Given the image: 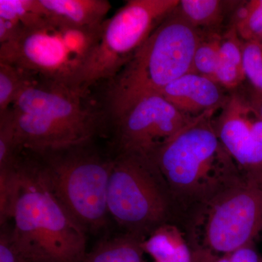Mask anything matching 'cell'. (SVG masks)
<instances>
[{"mask_svg":"<svg viewBox=\"0 0 262 262\" xmlns=\"http://www.w3.org/2000/svg\"><path fill=\"white\" fill-rule=\"evenodd\" d=\"M87 94L36 76L10 107L20 147L40 153L95 140L106 117L84 101Z\"/></svg>","mask_w":262,"mask_h":262,"instance_id":"3957f363","label":"cell"},{"mask_svg":"<svg viewBox=\"0 0 262 262\" xmlns=\"http://www.w3.org/2000/svg\"><path fill=\"white\" fill-rule=\"evenodd\" d=\"M35 77L13 66L0 63V114L11 107L19 94Z\"/></svg>","mask_w":262,"mask_h":262,"instance_id":"ac0fdd59","label":"cell"},{"mask_svg":"<svg viewBox=\"0 0 262 262\" xmlns=\"http://www.w3.org/2000/svg\"><path fill=\"white\" fill-rule=\"evenodd\" d=\"M214 112L179 131L151 157L168 187L177 225L242 177L213 125Z\"/></svg>","mask_w":262,"mask_h":262,"instance_id":"6da1fadb","label":"cell"},{"mask_svg":"<svg viewBox=\"0 0 262 262\" xmlns=\"http://www.w3.org/2000/svg\"><path fill=\"white\" fill-rule=\"evenodd\" d=\"M243 64L246 79L251 88L262 92V42L249 41L243 44Z\"/></svg>","mask_w":262,"mask_h":262,"instance_id":"7402d4cb","label":"cell"},{"mask_svg":"<svg viewBox=\"0 0 262 262\" xmlns=\"http://www.w3.org/2000/svg\"><path fill=\"white\" fill-rule=\"evenodd\" d=\"M143 242L142 239L123 232L98 243L91 252H88L83 262H146Z\"/></svg>","mask_w":262,"mask_h":262,"instance_id":"2e32d148","label":"cell"},{"mask_svg":"<svg viewBox=\"0 0 262 262\" xmlns=\"http://www.w3.org/2000/svg\"><path fill=\"white\" fill-rule=\"evenodd\" d=\"M243 44L233 26L221 38L215 80L227 89H237L246 79L243 64Z\"/></svg>","mask_w":262,"mask_h":262,"instance_id":"9a60e30c","label":"cell"},{"mask_svg":"<svg viewBox=\"0 0 262 262\" xmlns=\"http://www.w3.org/2000/svg\"><path fill=\"white\" fill-rule=\"evenodd\" d=\"M179 4V0L126 1L103 22L100 40L81 64L70 87L88 93L98 82L113 80Z\"/></svg>","mask_w":262,"mask_h":262,"instance_id":"ba28073f","label":"cell"},{"mask_svg":"<svg viewBox=\"0 0 262 262\" xmlns=\"http://www.w3.org/2000/svg\"><path fill=\"white\" fill-rule=\"evenodd\" d=\"M215 81L189 72L164 88L159 93L186 116L198 118L220 110L229 96Z\"/></svg>","mask_w":262,"mask_h":262,"instance_id":"7c38bea8","label":"cell"},{"mask_svg":"<svg viewBox=\"0 0 262 262\" xmlns=\"http://www.w3.org/2000/svg\"><path fill=\"white\" fill-rule=\"evenodd\" d=\"M221 38L218 33L203 32L193 57L192 72L215 81Z\"/></svg>","mask_w":262,"mask_h":262,"instance_id":"d6986e66","label":"cell"},{"mask_svg":"<svg viewBox=\"0 0 262 262\" xmlns=\"http://www.w3.org/2000/svg\"><path fill=\"white\" fill-rule=\"evenodd\" d=\"M246 94L250 103L262 118V92L251 88L246 91Z\"/></svg>","mask_w":262,"mask_h":262,"instance_id":"d4e9b609","label":"cell"},{"mask_svg":"<svg viewBox=\"0 0 262 262\" xmlns=\"http://www.w3.org/2000/svg\"><path fill=\"white\" fill-rule=\"evenodd\" d=\"M16 189L10 227L19 251L32 262H83L86 231L45 184L32 154L22 150L16 164Z\"/></svg>","mask_w":262,"mask_h":262,"instance_id":"7a4b0ae2","label":"cell"},{"mask_svg":"<svg viewBox=\"0 0 262 262\" xmlns=\"http://www.w3.org/2000/svg\"><path fill=\"white\" fill-rule=\"evenodd\" d=\"M22 151L17 141L11 108L0 114V169L13 167Z\"/></svg>","mask_w":262,"mask_h":262,"instance_id":"44dd1931","label":"cell"},{"mask_svg":"<svg viewBox=\"0 0 262 262\" xmlns=\"http://www.w3.org/2000/svg\"><path fill=\"white\" fill-rule=\"evenodd\" d=\"M94 141L32 154L39 177L66 211L86 231L107 225V191L114 158Z\"/></svg>","mask_w":262,"mask_h":262,"instance_id":"277c9868","label":"cell"},{"mask_svg":"<svg viewBox=\"0 0 262 262\" xmlns=\"http://www.w3.org/2000/svg\"><path fill=\"white\" fill-rule=\"evenodd\" d=\"M0 262H32L25 257L15 246L8 225L1 227Z\"/></svg>","mask_w":262,"mask_h":262,"instance_id":"603a6c76","label":"cell"},{"mask_svg":"<svg viewBox=\"0 0 262 262\" xmlns=\"http://www.w3.org/2000/svg\"><path fill=\"white\" fill-rule=\"evenodd\" d=\"M192 262H244L238 251L220 254L203 248H192Z\"/></svg>","mask_w":262,"mask_h":262,"instance_id":"cb8c5ba5","label":"cell"},{"mask_svg":"<svg viewBox=\"0 0 262 262\" xmlns=\"http://www.w3.org/2000/svg\"><path fill=\"white\" fill-rule=\"evenodd\" d=\"M195 119L183 115L159 93L132 98L106 116L115 155L136 152L151 158Z\"/></svg>","mask_w":262,"mask_h":262,"instance_id":"9c48e42d","label":"cell"},{"mask_svg":"<svg viewBox=\"0 0 262 262\" xmlns=\"http://www.w3.org/2000/svg\"><path fill=\"white\" fill-rule=\"evenodd\" d=\"M203 34L181 15L177 7L108 81L105 115L141 95L160 93L192 72L193 57Z\"/></svg>","mask_w":262,"mask_h":262,"instance_id":"5b68a950","label":"cell"},{"mask_svg":"<svg viewBox=\"0 0 262 262\" xmlns=\"http://www.w3.org/2000/svg\"><path fill=\"white\" fill-rule=\"evenodd\" d=\"M113 158L108 212L124 232L145 241L162 225H177L173 201L154 160L136 152Z\"/></svg>","mask_w":262,"mask_h":262,"instance_id":"8992f818","label":"cell"},{"mask_svg":"<svg viewBox=\"0 0 262 262\" xmlns=\"http://www.w3.org/2000/svg\"><path fill=\"white\" fill-rule=\"evenodd\" d=\"M0 63L68 86L79 68L61 33L48 23L23 28L14 39L0 44Z\"/></svg>","mask_w":262,"mask_h":262,"instance_id":"30bf717a","label":"cell"},{"mask_svg":"<svg viewBox=\"0 0 262 262\" xmlns=\"http://www.w3.org/2000/svg\"><path fill=\"white\" fill-rule=\"evenodd\" d=\"M192 248L225 254L262 239V176L242 175L183 225Z\"/></svg>","mask_w":262,"mask_h":262,"instance_id":"52a82bcc","label":"cell"},{"mask_svg":"<svg viewBox=\"0 0 262 262\" xmlns=\"http://www.w3.org/2000/svg\"><path fill=\"white\" fill-rule=\"evenodd\" d=\"M213 125L241 174L262 176V118L246 92L229 95Z\"/></svg>","mask_w":262,"mask_h":262,"instance_id":"8fae6325","label":"cell"},{"mask_svg":"<svg viewBox=\"0 0 262 262\" xmlns=\"http://www.w3.org/2000/svg\"><path fill=\"white\" fill-rule=\"evenodd\" d=\"M258 41H260V42H262V34L261 37L259 38V39H258Z\"/></svg>","mask_w":262,"mask_h":262,"instance_id":"484cf974","label":"cell"},{"mask_svg":"<svg viewBox=\"0 0 262 262\" xmlns=\"http://www.w3.org/2000/svg\"><path fill=\"white\" fill-rule=\"evenodd\" d=\"M231 2L220 0H182L178 10L192 27L206 33H217Z\"/></svg>","mask_w":262,"mask_h":262,"instance_id":"e0dca14e","label":"cell"},{"mask_svg":"<svg viewBox=\"0 0 262 262\" xmlns=\"http://www.w3.org/2000/svg\"><path fill=\"white\" fill-rule=\"evenodd\" d=\"M155 262H192V248L187 234L174 223L162 225L142 244Z\"/></svg>","mask_w":262,"mask_h":262,"instance_id":"5bb4252c","label":"cell"},{"mask_svg":"<svg viewBox=\"0 0 262 262\" xmlns=\"http://www.w3.org/2000/svg\"><path fill=\"white\" fill-rule=\"evenodd\" d=\"M34 10L55 28L98 27L111 9L107 0H33Z\"/></svg>","mask_w":262,"mask_h":262,"instance_id":"4fadbf2b","label":"cell"},{"mask_svg":"<svg viewBox=\"0 0 262 262\" xmlns=\"http://www.w3.org/2000/svg\"><path fill=\"white\" fill-rule=\"evenodd\" d=\"M232 26L244 42L258 41L262 34V0L244 2L236 10Z\"/></svg>","mask_w":262,"mask_h":262,"instance_id":"ffe728a7","label":"cell"}]
</instances>
